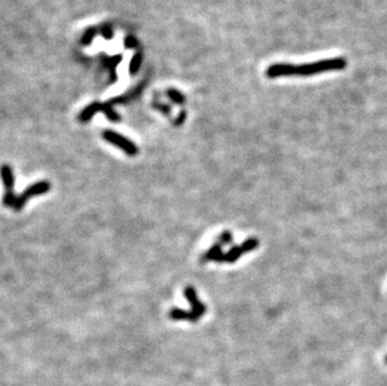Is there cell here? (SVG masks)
Listing matches in <instances>:
<instances>
[{
    "mask_svg": "<svg viewBox=\"0 0 387 386\" xmlns=\"http://www.w3.org/2000/svg\"><path fill=\"white\" fill-rule=\"evenodd\" d=\"M346 67H347V60L345 58H331V59H322L313 63H304L301 66H296L294 76L309 77L323 73V72L343 71Z\"/></svg>",
    "mask_w": 387,
    "mask_h": 386,
    "instance_id": "6da1fadb",
    "label": "cell"
},
{
    "mask_svg": "<svg viewBox=\"0 0 387 386\" xmlns=\"http://www.w3.org/2000/svg\"><path fill=\"white\" fill-rule=\"evenodd\" d=\"M50 188H52V185H50L48 181H39V182H35L34 185L29 186V187L25 188V191H24L23 193H20V194L18 196V199H16V204L15 207H14V209H15V211H21L29 198L45 194L47 192H49Z\"/></svg>",
    "mask_w": 387,
    "mask_h": 386,
    "instance_id": "7a4b0ae2",
    "label": "cell"
},
{
    "mask_svg": "<svg viewBox=\"0 0 387 386\" xmlns=\"http://www.w3.org/2000/svg\"><path fill=\"white\" fill-rule=\"evenodd\" d=\"M101 136H103V138L105 139V141L109 142L110 144L115 146L117 148L122 149V151L124 152L127 156L135 157L138 154V152H139V149H138V147L135 146L134 142H132L130 139L125 138L124 136L117 133V132L107 129V131L103 132V134H101Z\"/></svg>",
    "mask_w": 387,
    "mask_h": 386,
    "instance_id": "3957f363",
    "label": "cell"
},
{
    "mask_svg": "<svg viewBox=\"0 0 387 386\" xmlns=\"http://www.w3.org/2000/svg\"><path fill=\"white\" fill-rule=\"evenodd\" d=\"M294 69L296 66L294 64H290V63H275L272 66H270L266 71V77L270 79L281 78V77H293Z\"/></svg>",
    "mask_w": 387,
    "mask_h": 386,
    "instance_id": "277c9868",
    "label": "cell"
},
{
    "mask_svg": "<svg viewBox=\"0 0 387 386\" xmlns=\"http://www.w3.org/2000/svg\"><path fill=\"white\" fill-rule=\"evenodd\" d=\"M185 297L186 300L188 301V303H190L191 308H192V312L194 313L195 316H197L198 318L202 317L203 315L205 313V310H207V307H205L204 303L202 302V301L198 298L197 296V291H195V289L193 286H187L185 289Z\"/></svg>",
    "mask_w": 387,
    "mask_h": 386,
    "instance_id": "5b68a950",
    "label": "cell"
},
{
    "mask_svg": "<svg viewBox=\"0 0 387 386\" xmlns=\"http://www.w3.org/2000/svg\"><path fill=\"white\" fill-rule=\"evenodd\" d=\"M200 264H207L209 261H214L217 264H222V262H226V253L222 250L221 243L216 242L213 246H210L207 251L202 255L200 257Z\"/></svg>",
    "mask_w": 387,
    "mask_h": 386,
    "instance_id": "8992f818",
    "label": "cell"
},
{
    "mask_svg": "<svg viewBox=\"0 0 387 386\" xmlns=\"http://www.w3.org/2000/svg\"><path fill=\"white\" fill-rule=\"evenodd\" d=\"M103 105H104V103H100V102L91 103V104L87 105V107L84 108V109L82 110L81 113H79L78 119L81 120L82 123L89 122V120H91L92 118H93L94 115L97 114V113L101 112V110H103Z\"/></svg>",
    "mask_w": 387,
    "mask_h": 386,
    "instance_id": "52a82bcc",
    "label": "cell"
},
{
    "mask_svg": "<svg viewBox=\"0 0 387 386\" xmlns=\"http://www.w3.org/2000/svg\"><path fill=\"white\" fill-rule=\"evenodd\" d=\"M169 318H172V320L174 321H191V322H195V321H198L199 318L197 317V316L194 315V313L192 312V311H186L183 310V308H178V307H174L172 308L171 311H169L168 313Z\"/></svg>",
    "mask_w": 387,
    "mask_h": 386,
    "instance_id": "ba28073f",
    "label": "cell"
},
{
    "mask_svg": "<svg viewBox=\"0 0 387 386\" xmlns=\"http://www.w3.org/2000/svg\"><path fill=\"white\" fill-rule=\"evenodd\" d=\"M1 177H3L4 186L6 191H14V183H15V177H14L13 168L9 165H3L1 167Z\"/></svg>",
    "mask_w": 387,
    "mask_h": 386,
    "instance_id": "9c48e42d",
    "label": "cell"
},
{
    "mask_svg": "<svg viewBox=\"0 0 387 386\" xmlns=\"http://www.w3.org/2000/svg\"><path fill=\"white\" fill-rule=\"evenodd\" d=\"M142 62H143V55H142V53L140 52H137L134 55H133L132 59H130L129 62V68H128V71H129L130 76H135V74L139 72L140 66H142Z\"/></svg>",
    "mask_w": 387,
    "mask_h": 386,
    "instance_id": "30bf717a",
    "label": "cell"
},
{
    "mask_svg": "<svg viewBox=\"0 0 387 386\" xmlns=\"http://www.w3.org/2000/svg\"><path fill=\"white\" fill-rule=\"evenodd\" d=\"M243 255L244 252L242 251L241 245L232 246V247L226 252V262H228V264H233V262H236L237 260L241 259Z\"/></svg>",
    "mask_w": 387,
    "mask_h": 386,
    "instance_id": "8fae6325",
    "label": "cell"
},
{
    "mask_svg": "<svg viewBox=\"0 0 387 386\" xmlns=\"http://www.w3.org/2000/svg\"><path fill=\"white\" fill-rule=\"evenodd\" d=\"M98 31L99 29L96 28V26H91V28L87 29L81 39V44L83 45V47H88V45H91V43L93 42L94 38H96L97 34H98Z\"/></svg>",
    "mask_w": 387,
    "mask_h": 386,
    "instance_id": "7c38bea8",
    "label": "cell"
},
{
    "mask_svg": "<svg viewBox=\"0 0 387 386\" xmlns=\"http://www.w3.org/2000/svg\"><path fill=\"white\" fill-rule=\"evenodd\" d=\"M101 112L105 114V117H107V119H109L110 122H119L122 118H120V115L118 114L117 112L114 110V108H113L112 103L108 102V103H104L103 105V110Z\"/></svg>",
    "mask_w": 387,
    "mask_h": 386,
    "instance_id": "4fadbf2b",
    "label": "cell"
},
{
    "mask_svg": "<svg viewBox=\"0 0 387 386\" xmlns=\"http://www.w3.org/2000/svg\"><path fill=\"white\" fill-rule=\"evenodd\" d=\"M167 96H168L171 102H173L174 104L183 105L186 103V96H183L180 91H177V89H168V91H167Z\"/></svg>",
    "mask_w": 387,
    "mask_h": 386,
    "instance_id": "5bb4252c",
    "label": "cell"
},
{
    "mask_svg": "<svg viewBox=\"0 0 387 386\" xmlns=\"http://www.w3.org/2000/svg\"><path fill=\"white\" fill-rule=\"evenodd\" d=\"M258 246H260V241H258L256 237H250L247 238V240H244L243 242L241 243V248L244 253L252 252V251L257 250Z\"/></svg>",
    "mask_w": 387,
    "mask_h": 386,
    "instance_id": "9a60e30c",
    "label": "cell"
},
{
    "mask_svg": "<svg viewBox=\"0 0 387 386\" xmlns=\"http://www.w3.org/2000/svg\"><path fill=\"white\" fill-rule=\"evenodd\" d=\"M217 242L221 243L222 246L232 245V243H233V233H232L231 231H223V232L219 233L218 237H217Z\"/></svg>",
    "mask_w": 387,
    "mask_h": 386,
    "instance_id": "2e32d148",
    "label": "cell"
},
{
    "mask_svg": "<svg viewBox=\"0 0 387 386\" xmlns=\"http://www.w3.org/2000/svg\"><path fill=\"white\" fill-rule=\"evenodd\" d=\"M16 199H18V196H15L14 191H6L5 194H4L3 202L4 204H5V207H11V208H14L16 204Z\"/></svg>",
    "mask_w": 387,
    "mask_h": 386,
    "instance_id": "e0dca14e",
    "label": "cell"
},
{
    "mask_svg": "<svg viewBox=\"0 0 387 386\" xmlns=\"http://www.w3.org/2000/svg\"><path fill=\"white\" fill-rule=\"evenodd\" d=\"M152 107L154 108L156 110H158V112H161L162 114L167 115V117H169L172 113V107L169 104H166V103H162V102H153L152 103Z\"/></svg>",
    "mask_w": 387,
    "mask_h": 386,
    "instance_id": "ac0fdd59",
    "label": "cell"
},
{
    "mask_svg": "<svg viewBox=\"0 0 387 386\" xmlns=\"http://www.w3.org/2000/svg\"><path fill=\"white\" fill-rule=\"evenodd\" d=\"M99 31H100L101 37H103L104 39L110 40V39H113V37H114V33H113L112 28H110V25H108V24H104V25H101L100 29H99Z\"/></svg>",
    "mask_w": 387,
    "mask_h": 386,
    "instance_id": "d6986e66",
    "label": "cell"
},
{
    "mask_svg": "<svg viewBox=\"0 0 387 386\" xmlns=\"http://www.w3.org/2000/svg\"><path fill=\"white\" fill-rule=\"evenodd\" d=\"M137 45H138V40L137 38L133 37V35H128V37L124 39L125 49H134V48H137Z\"/></svg>",
    "mask_w": 387,
    "mask_h": 386,
    "instance_id": "ffe728a7",
    "label": "cell"
},
{
    "mask_svg": "<svg viewBox=\"0 0 387 386\" xmlns=\"http://www.w3.org/2000/svg\"><path fill=\"white\" fill-rule=\"evenodd\" d=\"M186 118H187V112H186V110H181L180 114H178V117L174 119V125H176V127H180V125H182L183 123H185Z\"/></svg>",
    "mask_w": 387,
    "mask_h": 386,
    "instance_id": "44dd1931",
    "label": "cell"
},
{
    "mask_svg": "<svg viewBox=\"0 0 387 386\" xmlns=\"http://www.w3.org/2000/svg\"><path fill=\"white\" fill-rule=\"evenodd\" d=\"M385 363H386V364H387V355H386V356H385Z\"/></svg>",
    "mask_w": 387,
    "mask_h": 386,
    "instance_id": "7402d4cb",
    "label": "cell"
}]
</instances>
